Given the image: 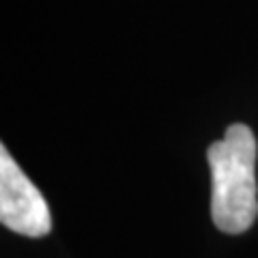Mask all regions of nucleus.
Listing matches in <instances>:
<instances>
[{
	"label": "nucleus",
	"mask_w": 258,
	"mask_h": 258,
	"mask_svg": "<svg viewBox=\"0 0 258 258\" xmlns=\"http://www.w3.org/2000/svg\"><path fill=\"white\" fill-rule=\"evenodd\" d=\"M256 136L243 123L226 129L207 151L211 168V217L226 235H243L258 217Z\"/></svg>",
	"instance_id": "1"
},
{
	"label": "nucleus",
	"mask_w": 258,
	"mask_h": 258,
	"mask_svg": "<svg viewBox=\"0 0 258 258\" xmlns=\"http://www.w3.org/2000/svg\"><path fill=\"white\" fill-rule=\"evenodd\" d=\"M0 222L28 239H41L52 230V215L43 194L15 164L7 147H0Z\"/></svg>",
	"instance_id": "2"
}]
</instances>
